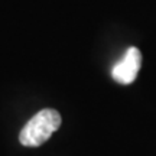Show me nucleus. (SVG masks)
Instances as JSON below:
<instances>
[{"label": "nucleus", "mask_w": 156, "mask_h": 156, "mask_svg": "<svg viewBox=\"0 0 156 156\" xmlns=\"http://www.w3.org/2000/svg\"><path fill=\"white\" fill-rule=\"evenodd\" d=\"M142 65V54L136 46H130L120 61L112 69V77L119 84L127 85L136 80Z\"/></svg>", "instance_id": "obj_2"}, {"label": "nucleus", "mask_w": 156, "mask_h": 156, "mask_svg": "<svg viewBox=\"0 0 156 156\" xmlns=\"http://www.w3.org/2000/svg\"><path fill=\"white\" fill-rule=\"evenodd\" d=\"M61 126V116L56 110L45 108L36 113L29 120L19 134V142L28 147H36L44 145L52 133Z\"/></svg>", "instance_id": "obj_1"}]
</instances>
